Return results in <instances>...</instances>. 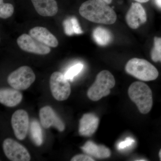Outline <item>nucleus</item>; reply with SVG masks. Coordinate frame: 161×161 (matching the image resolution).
<instances>
[{
  "mask_svg": "<svg viewBox=\"0 0 161 161\" xmlns=\"http://www.w3.org/2000/svg\"><path fill=\"white\" fill-rule=\"evenodd\" d=\"M79 14L86 19L97 23L114 24L117 16L108 4L101 0H88L81 4Z\"/></svg>",
  "mask_w": 161,
  "mask_h": 161,
  "instance_id": "f257e3e1",
  "label": "nucleus"
},
{
  "mask_svg": "<svg viewBox=\"0 0 161 161\" xmlns=\"http://www.w3.org/2000/svg\"><path fill=\"white\" fill-rule=\"evenodd\" d=\"M128 94L142 114H147L152 109L153 105L152 92L146 83L141 81L133 82L129 87Z\"/></svg>",
  "mask_w": 161,
  "mask_h": 161,
  "instance_id": "f03ea898",
  "label": "nucleus"
},
{
  "mask_svg": "<svg viewBox=\"0 0 161 161\" xmlns=\"http://www.w3.org/2000/svg\"><path fill=\"white\" fill-rule=\"evenodd\" d=\"M125 69L128 74L143 81L155 80L158 77L157 69L149 61L143 59H130L126 64Z\"/></svg>",
  "mask_w": 161,
  "mask_h": 161,
  "instance_id": "7ed1b4c3",
  "label": "nucleus"
},
{
  "mask_svg": "<svg viewBox=\"0 0 161 161\" xmlns=\"http://www.w3.org/2000/svg\"><path fill=\"white\" fill-rule=\"evenodd\" d=\"M115 84V78L109 71L104 70L97 75L94 83L87 92V96L93 101H97L109 95Z\"/></svg>",
  "mask_w": 161,
  "mask_h": 161,
  "instance_id": "20e7f679",
  "label": "nucleus"
},
{
  "mask_svg": "<svg viewBox=\"0 0 161 161\" xmlns=\"http://www.w3.org/2000/svg\"><path fill=\"white\" fill-rule=\"evenodd\" d=\"M36 80L32 69L27 66L20 67L9 75L7 79L9 85L19 91L28 89Z\"/></svg>",
  "mask_w": 161,
  "mask_h": 161,
  "instance_id": "39448f33",
  "label": "nucleus"
},
{
  "mask_svg": "<svg viewBox=\"0 0 161 161\" xmlns=\"http://www.w3.org/2000/svg\"><path fill=\"white\" fill-rule=\"evenodd\" d=\"M50 88L52 95L58 101L66 100L71 93L70 85L64 75L59 72H55L51 76Z\"/></svg>",
  "mask_w": 161,
  "mask_h": 161,
  "instance_id": "423d86ee",
  "label": "nucleus"
},
{
  "mask_svg": "<svg viewBox=\"0 0 161 161\" xmlns=\"http://www.w3.org/2000/svg\"><path fill=\"white\" fill-rule=\"evenodd\" d=\"M3 149L6 157L12 161H29L31 156L25 147L11 138L5 140Z\"/></svg>",
  "mask_w": 161,
  "mask_h": 161,
  "instance_id": "0eeeda50",
  "label": "nucleus"
},
{
  "mask_svg": "<svg viewBox=\"0 0 161 161\" xmlns=\"http://www.w3.org/2000/svg\"><path fill=\"white\" fill-rule=\"evenodd\" d=\"M18 45L24 51L39 55H46L51 52L50 47L40 43L26 34L20 36L17 40Z\"/></svg>",
  "mask_w": 161,
  "mask_h": 161,
  "instance_id": "6e6552de",
  "label": "nucleus"
},
{
  "mask_svg": "<svg viewBox=\"0 0 161 161\" xmlns=\"http://www.w3.org/2000/svg\"><path fill=\"white\" fill-rule=\"evenodd\" d=\"M11 125L16 138L19 140H24L30 126L29 116L27 112L24 110H17L12 116Z\"/></svg>",
  "mask_w": 161,
  "mask_h": 161,
  "instance_id": "1a4fd4ad",
  "label": "nucleus"
},
{
  "mask_svg": "<svg viewBox=\"0 0 161 161\" xmlns=\"http://www.w3.org/2000/svg\"><path fill=\"white\" fill-rule=\"evenodd\" d=\"M40 118L41 125L45 129L53 126L60 132H63L65 129V125L57 115L51 107L47 106L42 108L40 111Z\"/></svg>",
  "mask_w": 161,
  "mask_h": 161,
  "instance_id": "9d476101",
  "label": "nucleus"
},
{
  "mask_svg": "<svg viewBox=\"0 0 161 161\" xmlns=\"http://www.w3.org/2000/svg\"><path fill=\"white\" fill-rule=\"evenodd\" d=\"M147 20V14L143 7L139 3H132L126 15L127 24L130 28L136 29Z\"/></svg>",
  "mask_w": 161,
  "mask_h": 161,
  "instance_id": "9b49d317",
  "label": "nucleus"
},
{
  "mask_svg": "<svg viewBox=\"0 0 161 161\" xmlns=\"http://www.w3.org/2000/svg\"><path fill=\"white\" fill-rule=\"evenodd\" d=\"M99 124V119L93 113L84 114L80 119L79 133L80 135L91 136L97 130Z\"/></svg>",
  "mask_w": 161,
  "mask_h": 161,
  "instance_id": "f8f14e48",
  "label": "nucleus"
},
{
  "mask_svg": "<svg viewBox=\"0 0 161 161\" xmlns=\"http://www.w3.org/2000/svg\"><path fill=\"white\" fill-rule=\"evenodd\" d=\"M29 35L40 43L50 47H56L58 46V39L45 27H34L30 30Z\"/></svg>",
  "mask_w": 161,
  "mask_h": 161,
  "instance_id": "ddd939ff",
  "label": "nucleus"
},
{
  "mask_svg": "<svg viewBox=\"0 0 161 161\" xmlns=\"http://www.w3.org/2000/svg\"><path fill=\"white\" fill-rule=\"evenodd\" d=\"M35 9L40 15L52 17L58 13V7L55 0H31Z\"/></svg>",
  "mask_w": 161,
  "mask_h": 161,
  "instance_id": "4468645a",
  "label": "nucleus"
},
{
  "mask_svg": "<svg viewBox=\"0 0 161 161\" xmlns=\"http://www.w3.org/2000/svg\"><path fill=\"white\" fill-rule=\"evenodd\" d=\"M23 95L15 89L3 88L0 90V103L8 107H14L19 104Z\"/></svg>",
  "mask_w": 161,
  "mask_h": 161,
  "instance_id": "2eb2a0df",
  "label": "nucleus"
},
{
  "mask_svg": "<svg viewBox=\"0 0 161 161\" xmlns=\"http://www.w3.org/2000/svg\"><path fill=\"white\" fill-rule=\"evenodd\" d=\"M81 149L87 154L98 159L108 158L111 156V150L104 145H97L92 141H87Z\"/></svg>",
  "mask_w": 161,
  "mask_h": 161,
  "instance_id": "dca6fc26",
  "label": "nucleus"
},
{
  "mask_svg": "<svg viewBox=\"0 0 161 161\" xmlns=\"http://www.w3.org/2000/svg\"><path fill=\"white\" fill-rule=\"evenodd\" d=\"M95 42L100 46H106L113 40V36L108 30L102 27H96L93 32Z\"/></svg>",
  "mask_w": 161,
  "mask_h": 161,
  "instance_id": "f3484780",
  "label": "nucleus"
},
{
  "mask_svg": "<svg viewBox=\"0 0 161 161\" xmlns=\"http://www.w3.org/2000/svg\"><path fill=\"white\" fill-rule=\"evenodd\" d=\"M30 135L31 140L37 146H40L43 142L42 129L39 122L36 119L31 121L29 126Z\"/></svg>",
  "mask_w": 161,
  "mask_h": 161,
  "instance_id": "a211bd4d",
  "label": "nucleus"
},
{
  "mask_svg": "<svg viewBox=\"0 0 161 161\" xmlns=\"http://www.w3.org/2000/svg\"><path fill=\"white\" fill-rule=\"evenodd\" d=\"M151 57L154 62L161 63V37L154 38V45L151 51Z\"/></svg>",
  "mask_w": 161,
  "mask_h": 161,
  "instance_id": "6ab92c4d",
  "label": "nucleus"
},
{
  "mask_svg": "<svg viewBox=\"0 0 161 161\" xmlns=\"http://www.w3.org/2000/svg\"><path fill=\"white\" fill-rule=\"evenodd\" d=\"M14 12V6L9 3H4L3 0H0V17L6 19L10 17Z\"/></svg>",
  "mask_w": 161,
  "mask_h": 161,
  "instance_id": "aec40b11",
  "label": "nucleus"
},
{
  "mask_svg": "<svg viewBox=\"0 0 161 161\" xmlns=\"http://www.w3.org/2000/svg\"><path fill=\"white\" fill-rule=\"evenodd\" d=\"M83 67V64L81 63H78L71 67L64 75L65 78L68 80L72 81L75 76H77L81 71Z\"/></svg>",
  "mask_w": 161,
  "mask_h": 161,
  "instance_id": "412c9836",
  "label": "nucleus"
},
{
  "mask_svg": "<svg viewBox=\"0 0 161 161\" xmlns=\"http://www.w3.org/2000/svg\"><path fill=\"white\" fill-rule=\"evenodd\" d=\"M63 25L65 34L68 36H72L75 34L71 19L64 20L63 22Z\"/></svg>",
  "mask_w": 161,
  "mask_h": 161,
  "instance_id": "4be33fe9",
  "label": "nucleus"
},
{
  "mask_svg": "<svg viewBox=\"0 0 161 161\" xmlns=\"http://www.w3.org/2000/svg\"><path fill=\"white\" fill-rule=\"evenodd\" d=\"M134 142L135 141L133 138L131 137H127L125 141H122L119 143L117 145V148L118 150H124L132 146Z\"/></svg>",
  "mask_w": 161,
  "mask_h": 161,
  "instance_id": "5701e85b",
  "label": "nucleus"
},
{
  "mask_svg": "<svg viewBox=\"0 0 161 161\" xmlns=\"http://www.w3.org/2000/svg\"><path fill=\"white\" fill-rule=\"evenodd\" d=\"M71 161H94V159L90 156L85 155V154H78L72 158Z\"/></svg>",
  "mask_w": 161,
  "mask_h": 161,
  "instance_id": "b1692460",
  "label": "nucleus"
},
{
  "mask_svg": "<svg viewBox=\"0 0 161 161\" xmlns=\"http://www.w3.org/2000/svg\"><path fill=\"white\" fill-rule=\"evenodd\" d=\"M72 24H73V29L75 33L76 34H80L83 33L82 30L80 28L78 20L76 18L73 17L71 19Z\"/></svg>",
  "mask_w": 161,
  "mask_h": 161,
  "instance_id": "393cba45",
  "label": "nucleus"
},
{
  "mask_svg": "<svg viewBox=\"0 0 161 161\" xmlns=\"http://www.w3.org/2000/svg\"><path fill=\"white\" fill-rule=\"evenodd\" d=\"M155 2L157 6L161 9V0H155Z\"/></svg>",
  "mask_w": 161,
  "mask_h": 161,
  "instance_id": "a878e982",
  "label": "nucleus"
},
{
  "mask_svg": "<svg viewBox=\"0 0 161 161\" xmlns=\"http://www.w3.org/2000/svg\"><path fill=\"white\" fill-rule=\"evenodd\" d=\"M134 1L140 3H146L150 1V0H134Z\"/></svg>",
  "mask_w": 161,
  "mask_h": 161,
  "instance_id": "bb28decb",
  "label": "nucleus"
},
{
  "mask_svg": "<svg viewBox=\"0 0 161 161\" xmlns=\"http://www.w3.org/2000/svg\"><path fill=\"white\" fill-rule=\"evenodd\" d=\"M101 1H103L105 3H107L108 4H110L112 3V0H101Z\"/></svg>",
  "mask_w": 161,
  "mask_h": 161,
  "instance_id": "cd10ccee",
  "label": "nucleus"
},
{
  "mask_svg": "<svg viewBox=\"0 0 161 161\" xmlns=\"http://www.w3.org/2000/svg\"><path fill=\"white\" fill-rule=\"evenodd\" d=\"M158 157L160 160L161 161V148L160 149L158 152Z\"/></svg>",
  "mask_w": 161,
  "mask_h": 161,
  "instance_id": "c85d7f7f",
  "label": "nucleus"
}]
</instances>
